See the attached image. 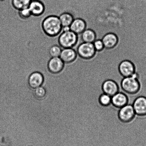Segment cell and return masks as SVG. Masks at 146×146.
Listing matches in <instances>:
<instances>
[{"mask_svg": "<svg viewBox=\"0 0 146 146\" xmlns=\"http://www.w3.org/2000/svg\"><path fill=\"white\" fill-rule=\"evenodd\" d=\"M111 103L117 108H121L128 104V98L125 94L118 92L111 97Z\"/></svg>", "mask_w": 146, "mask_h": 146, "instance_id": "9a60e30c", "label": "cell"}, {"mask_svg": "<svg viewBox=\"0 0 146 146\" xmlns=\"http://www.w3.org/2000/svg\"><path fill=\"white\" fill-rule=\"evenodd\" d=\"M62 48L57 44H53L49 47L48 49V53L50 57H60V55Z\"/></svg>", "mask_w": 146, "mask_h": 146, "instance_id": "d6986e66", "label": "cell"}, {"mask_svg": "<svg viewBox=\"0 0 146 146\" xmlns=\"http://www.w3.org/2000/svg\"><path fill=\"white\" fill-rule=\"evenodd\" d=\"M44 78L41 73L35 71L31 73L28 79V84L31 88L36 89L41 87L43 83Z\"/></svg>", "mask_w": 146, "mask_h": 146, "instance_id": "4fadbf2b", "label": "cell"}, {"mask_svg": "<svg viewBox=\"0 0 146 146\" xmlns=\"http://www.w3.org/2000/svg\"><path fill=\"white\" fill-rule=\"evenodd\" d=\"M101 39L104 43V48L106 49H111L114 48L118 42V36L113 32L107 33L103 36Z\"/></svg>", "mask_w": 146, "mask_h": 146, "instance_id": "9c48e42d", "label": "cell"}, {"mask_svg": "<svg viewBox=\"0 0 146 146\" xmlns=\"http://www.w3.org/2000/svg\"><path fill=\"white\" fill-rule=\"evenodd\" d=\"M71 31L77 35H80L87 28V24L85 21L80 18H74L70 26Z\"/></svg>", "mask_w": 146, "mask_h": 146, "instance_id": "7c38bea8", "label": "cell"}, {"mask_svg": "<svg viewBox=\"0 0 146 146\" xmlns=\"http://www.w3.org/2000/svg\"><path fill=\"white\" fill-rule=\"evenodd\" d=\"M78 41V35L70 31L61 32L58 36V42L62 49L74 48L76 46Z\"/></svg>", "mask_w": 146, "mask_h": 146, "instance_id": "7a4b0ae2", "label": "cell"}, {"mask_svg": "<svg viewBox=\"0 0 146 146\" xmlns=\"http://www.w3.org/2000/svg\"><path fill=\"white\" fill-rule=\"evenodd\" d=\"M71 31L70 27H62V32H66Z\"/></svg>", "mask_w": 146, "mask_h": 146, "instance_id": "cb8c5ba5", "label": "cell"}, {"mask_svg": "<svg viewBox=\"0 0 146 146\" xmlns=\"http://www.w3.org/2000/svg\"><path fill=\"white\" fill-rule=\"evenodd\" d=\"M74 48L76 49L79 56L84 59L92 58L96 53L93 43L82 42L79 36L78 44Z\"/></svg>", "mask_w": 146, "mask_h": 146, "instance_id": "3957f363", "label": "cell"}, {"mask_svg": "<svg viewBox=\"0 0 146 146\" xmlns=\"http://www.w3.org/2000/svg\"><path fill=\"white\" fill-rule=\"evenodd\" d=\"M133 105L127 104L121 107L119 112L120 119L124 122H128L133 119L135 115Z\"/></svg>", "mask_w": 146, "mask_h": 146, "instance_id": "8992f818", "label": "cell"}, {"mask_svg": "<svg viewBox=\"0 0 146 146\" xmlns=\"http://www.w3.org/2000/svg\"><path fill=\"white\" fill-rule=\"evenodd\" d=\"M17 14L19 18L22 20H26L32 16L31 11L28 8L17 11Z\"/></svg>", "mask_w": 146, "mask_h": 146, "instance_id": "ffe728a7", "label": "cell"}, {"mask_svg": "<svg viewBox=\"0 0 146 146\" xmlns=\"http://www.w3.org/2000/svg\"><path fill=\"white\" fill-rule=\"evenodd\" d=\"M58 17L62 27H70L74 19L72 13L68 11L62 13Z\"/></svg>", "mask_w": 146, "mask_h": 146, "instance_id": "e0dca14e", "label": "cell"}, {"mask_svg": "<svg viewBox=\"0 0 146 146\" xmlns=\"http://www.w3.org/2000/svg\"><path fill=\"white\" fill-rule=\"evenodd\" d=\"M41 27L44 33L48 37H55L58 36L62 31L59 17L56 15H47L42 19Z\"/></svg>", "mask_w": 146, "mask_h": 146, "instance_id": "6da1fadb", "label": "cell"}, {"mask_svg": "<svg viewBox=\"0 0 146 146\" xmlns=\"http://www.w3.org/2000/svg\"><path fill=\"white\" fill-rule=\"evenodd\" d=\"M119 69L121 75L124 77H131L135 72L133 63L129 60H124L120 63Z\"/></svg>", "mask_w": 146, "mask_h": 146, "instance_id": "ba28073f", "label": "cell"}, {"mask_svg": "<svg viewBox=\"0 0 146 146\" xmlns=\"http://www.w3.org/2000/svg\"><path fill=\"white\" fill-rule=\"evenodd\" d=\"M93 43L94 44V48L97 51H102L105 48L104 43L101 39H97Z\"/></svg>", "mask_w": 146, "mask_h": 146, "instance_id": "603a6c76", "label": "cell"}, {"mask_svg": "<svg viewBox=\"0 0 146 146\" xmlns=\"http://www.w3.org/2000/svg\"><path fill=\"white\" fill-rule=\"evenodd\" d=\"M77 57L75 49L67 48L62 49L60 57L65 64H69L75 61Z\"/></svg>", "mask_w": 146, "mask_h": 146, "instance_id": "30bf717a", "label": "cell"}, {"mask_svg": "<svg viewBox=\"0 0 146 146\" xmlns=\"http://www.w3.org/2000/svg\"><path fill=\"white\" fill-rule=\"evenodd\" d=\"M121 87L126 94H135L139 91L140 85L135 73L131 77H124L121 82Z\"/></svg>", "mask_w": 146, "mask_h": 146, "instance_id": "277c9868", "label": "cell"}, {"mask_svg": "<svg viewBox=\"0 0 146 146\" xmlns=\"http://www.w3.org/2000/svg\"><path fill=\"white\" fill-rule=\"evenodd\" d=\"M28 8L33 16L40 17L45 12L46 5L41 0H32Z\"/></svg>", "mask_w": 146, "mask_h": 146, "instance_id": "52a82bcc", "label": "cell"}, {"mask_svg": "<svg viewBox=\"0 0 146 146\" xmlns=\"http://www.w3.org/2000/svg\"><path fill=\"white\" fill-rule=\"evenodd\" d=\"M32 0H11L13 8L16 11L28 8Z\"/></svg>", "mask_w": 146, "mask_h": 146, "instance_id": "ac0fdd59", "label": "cell"}, {"mask_svg": "<svg viewBox=\"0 0 146 146\" xmlns=\"http://www.w3.org/2000/svg\"><path fill=\"white\" fill-rule=\"evenodd\" d=\"M5 0H0V2H4V1H5Z\"/></svg>", "mask_w": 146, "mask_h": 146, "instance_id": "d4e9b609", "label": "cell"}, {"mask_svg": "<svg viewBox=\"0 0 146 146\" xmlns=\"http://www.w3.org/2000/svg\"><path fill=\"white\" fill-rule=\"evenodd\" d=\"M102 89L104 93L112 97L119 92L118 85L115 81L107 80L103 84Z\"/></svg>", "mask_w": 146, "mask_h": 146, "instance_id": "5bb4252c", "label": "cell"}, {"mask_svg": "<svg viewBox=\"0 0 146 146\" xmlns=\"http://www.w3.org/2000/svg\"><path fill=\"white\" fill-rule=\"evenodd\" d=\"M82 42L93 43L97 39L95 31L90 28H86L81 34L78 35Z\"/></svg>", "mask_w": 146, "mask_h": 146, "instance_id": "2e32d148", "label": "cell"}, {"mask_svg": "<svg viewBox=\"0 0 146 146\" xmlns=\"http://www.w3.org/2000/svg\"><path fill=\"white\" fill-rule=\"evenodd\" d=\"M133 106L136 114L140 116L146 115V97H138L134 101Z\"/></svg>", "mask_w": 146, "mask_h": 146, "instance_id": "8fae6325", "label": "cell"}, {"mask_svg": "<svg viewBox=\"0 0 146 146\" xmlns=\"http://www.w3.org/2000/svg\"><path fill=\"white\" fill-rule=\"evenodd\" d=\"M99 100L100 103L104 106L109 105L111 103V97L105 93L100 96Z\"/></svg>", "mask_w": 146, "mask_h": 146, "instance_id": "44dd1931", "label": "cell"}, {"mask_svg": "<svg viewBox=\"0 0 146 146\" xmlns=\"http://www.w3.org/2000/svg\"><path fill=\"white\" fill-rule=\"evenodd\" d=\"M65 67V63L60 57H50L48 59L47 67L51 73L57 74L62 71Z\"/></svg>", "mask_w": 146, "mask_h": 146, "instance_id": "5b68a950", "label": "cell"}, {"mask_svg": "<svg viewBox=\"0 0 146 146\" xmlns=\"http://www.w3.org/2000/svg\"><path fill=\"white\" fill-rule=\"evenodd\" d=\"M46 94V91L43 87H40L35 89L34 95L36 98L41 99L44 98Z\"/></svg>", "mask_w": 146, "mask_h": 146, "instance_id": "7402d4cb", "label": "cell"}]
</instances>
